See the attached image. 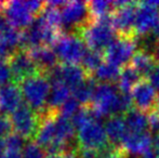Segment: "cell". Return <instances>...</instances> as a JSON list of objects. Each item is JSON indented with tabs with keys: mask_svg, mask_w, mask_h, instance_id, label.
<instances>
[{
	"mask_svg": "<svg viewBox=\"0 0 159 158\" xmlns=\"http://www.w3.org/2000/svg\"><path fill=\"white\" fill-rule=\"evenodd\" d=\"M132 105L131 94L120 92L118 87L113 84H98L89 106L101 118L104 116H122L132 110Z\"/></svg>",
	"mask_w": 159,
	"mask_h": 158,
	"instance_id": "obj_1",
	"label": "cell"
},
{
	"mask_svg": "<svg viewBox=\"0 0 159 158\" xmlns=\"http://www.w3.org/2000/svg\"><path fill=\"white\" fill-rule=\"evenodd\" d=\"M111 14L96 20L91 19L78 33L89 50L103 52L116 38Z\"/></svg>",
	"mask_w": 159,
	"mask_h": 158,
	"instance_id": "obj_2",
	"label": "cell"
},
{
	"mask_svg": "<svg viewBox=\"0 0 159 158\" xmlns=\"http://www.w3.org/2000/svg\"><path fill=\"white\" fill-rule=\"evenodd\" d=\"M19 87L26 105L38 115L46 112L51 90V82L46 75L39 73L26 77L19 82Z\"/></svg>",
	"mask_w": 159,
	"mask_h": 158,
	"instance_id": "obj_3",
	"label": "cell"
},
{
	"mask_svg": "<svg viewBox=\"0 0 159 158\" xmlns=\"http://www.w3.org/2000/svg\"><path fill=\"white\" fill-rule=\"evenodd\" d=\"M62 33L63 34H78L86 24L91 21L88 2L66 1L61 9Z\"/></svg>",
	"mask_w": 159,
	"mask_h": 158,
	"instance_id": "obj_4",
	"label": "cell"
},
{
	"mask_svg": "<svg viewBox=\"0 0 159 158\" xmlns=\"http://www.w3.org/2000/svg\"><path fill=\"white\" fill-rule=\"evenodd\" d=\"M53 50L59 61L63 64L78 65L81 63L87 50V46L78 34H62L53 44Z\"/></svg>",
	"mask_w": 159,
	"mask_h": 158,
	"instance_id": "obj_5",
	"label": "cell"
},
{
	"mask_svg": "<svg viewBox=\"0 0 159 158\" xmlns=\"http://www.w3.org/2000/svg\"><path fill=\"white\" fill-rule=\"evenodd\" d=\"M76 144L79 150L101 152L109 145L105 127L98 120H91L77 130Z\"/></svg>",
	"mask_w": 159,
	"mask_h": 158,
	"instance_id": "obj_6",
	"label": "cell"
},
{
	"mask_svg": "<svg viewBox=\"0 0 159 158\" xmlns=\"http://www.w3.org/2000/svg\"><path fill=\"white\" fill-rule=\"evenodd\" d=\"M136 46L138 41L135 37L117 36L104 51V57L108 63L118 67H124L128 65L134 55Z\"/></svg>",
	"mask_w": 159,
	"mask_h": 158,
	"instance_id": "obj_7",
	"label": "cell"
},
{
	"mask_svg": "<svg viewBox=\"0 0 159 158\" xmlns=\"http://www.w3.org/2000/svg\"><path fill=\"white\" fill-rule=\"evenodd\" d=\"M159 23V1L138 2L135 22H134V36L143 37L152 33L155 26Z\"/></svg>",
	"mask_w": 159,
	"mask_h": 158,
	"instance_id": "obj_8",
	"label": "cell"
},
{
	"mask_svg": "<svg viewBox=\"0 0 159 158\" xmlns=\"http://www.w3.org/2000/svg\"><path fill=\"white\" fill-rule=\"evenodd\" d=\"M12 128L15 133L23 137L24 139H28L30 141L35 139L39 127V115L26 104H22L14 113L11 114L10 117Z\"/></svg>",
	"mask_w": 159,
	"mask_h": 158,
	"instance_id": "obj_9",
	"label": "cell"
},
{
	"mask_svg": "<svg viewBox=\"0 0 159 158\" xmlns=\"http://www.w3.org/2000/svg\"><path fill=\"white\" fill-rule=\"evenodd\" d=\"M158 97L157 90L147 78H142L131 90L133 105L145 114L158 110Z\"/></svg>",
	"mask_w": 159,
	"mask_h": 158,
	"instance_id": "obj_10",
	"label": "cell"
},
{
	"mask_svg": "<svg viewBox=\"0 0 159 158\" xmlns=\"http://www.w3.org/2000/svg\"><path fill=\"white\" fill-rule=\"evenodd\" d=\"M0 10L2 11L7 22L16 29H26L35 21V15L27 8L25 1H4L1 2Z\"/></svg>",
	"mask_w": 159,
	"mask_h": 158,
	"instance_id": "obj_11",
	"label": "cell"
},
{
	"mask_svg": "<svg viewBox=\"0 0 159 158\" xmlns=\"http://www.w3.org/2000/svg\"><path fill=\"white\" fill-rule=\"evenodd\" d=\"M50 82H63L70 90H74L90 77L81 65L61 64L46 74Z\"/></svg>",
	"mask_w": 159,
	"mask_h": 158,
	"instance_id": "obj_12",
	"label": "cell"
},
{
	"mask_svg": "<svg viewBox=\"0 0 159 158\" xmlns=\"http://www.w3.org/2000/svg\"><path fill=\"white\" fill-rule=\"evenodd\" d=\"M138 2L124 1L120 7L116 8L111 14L114 29L118 36H134V22H135ZM136 38V37H135Z\"/></svg>",
	"mask_w": 159,
	"mask_h": 158,
	"instance_id": "obj_13",
	"label": "cell"
},
{
	"mask_svg": "<svg viewBox=\"0 0 159 158\" xmlns=\"http://www.w3.org/2000/svg\"><path fill=\"white\" fill-rule=\"evenodd\" d=\"M13 76V82L16 84L26 77L39 74L37 66L30 57L27 50L19 49L8 60Z\"/></svg>",
	"mask_w": 159,
	"mask_h": 158,
	"instance_id": "obj_14",
	"label": "cell"
},
{
	"mask_svg": "<svg viewBox=\"0 0 159 158\" xmlns=\"http://www.w3.org/2000/svg\"><path fill=\"white\" fill-rule=\"evenodd\" d=\"M152 142H153V138L148 131L141 133L128 132L120 144V147L127 155L130 154L142 157L148 151H151Z\"/></svg>",
	"mask_w": 159,
	"mask_h": 158,
	"instance_id": "obj_15",
	"label": "cell"
},
{
	"mask_svg": "<svg viewBox=\"0 0 159 158\" xmlns=\"http://www.w3.org/2000/svg\"><path fill=\"white\" fill-rule=\"evenodd\" d=\"M30 57L41 74H48L59 65V59L53 48L49 46H39L27 50Z\"/></svg>",
	"mask_w": 159,
	"mask_h": 158,
	"instance_id": "obj_16",
	"label": "cell"
},
{
	"mask_svg": "<svg viewBox=\"0 0 159 158\" xmlns=\"http://www.w3.org/2000/svg\"><path fill=\"white\" fill-rule=\"evenodd\" d=\"M22 93L15 82H10L0 87V114L8 115L14 113L22 105Z\"/></svg>",
	"mask_w": 159,
	"mask_h": 158,
	"instance_id": "obj_17",
	"label": "cell"
},
{
	"mask_svg": "<svg viewBox=\"0 0 159 158\" xmlns=\"http://www.w3.org/2000/svg\"><path fill=\"white\" fill-rule=\"evenodd\" d=\"M130 65L141 75L142 78H148L153 70L157 67L158 63L153 52L139 49L132 56Z\"/></svg>",
	"mask_w": 159,
	"mask_h": 158,
	"instance_id": "obj_18",
	"label": "cell"
},
{
	"mask_svg": "<svg viewBox=\"0 0 159 158\" xmlns=\"http://www.w3.org/2000/svg\"><path fill=\"white\" fill-rule=\"evenodd\" d=\"M105 131H106L108 142L111 145L118 146L121 144L122 140L128 133V129L125 122L124 116H111L107 119L105 124Z\"/></svg>",
	"mask_w": 159,
	"mask_h": 158,
	"instance_id": "obj_19",
	"label": "cell"
},
{
	"mask_svg": "<svg viewBox=\"0 0 159 158\" xmlns=\"http://www.w3.org/2000/svg\"><path fill=\"white\" fill-rule=\"evenodd\" d=\"M71 90L63 82H52L49 94L47 110L59 112L60 107L71 97Z\"/></svg>",
	"mask_w": 159,
	"mask_h": 158,
	"instance_id": "obj_20",
	"label": "cell"
},
{
	"mask_svg": "<svg viewBox=\"0 0 159 158\" xmlns=\"http://www.w3.org/2000/svg\"><path fill=\"white\" fill-rule=\"evenodd\" d=\"M124 118L128 132L130 133L146 132L147 129H149L148 116L139 110H130L124 115Z\"/></svg>",
	"mask_w": 159,
	"mask_h": 158,
	"instance_id": "obj_21",
	"label": "cell"
},
{
	"mask_svg": "<svg viewBox=\"0 0 159 158\" xmlns=\"http://www.w3.org/2000/svg\"><path fill=\"white\" fill-rule=\"evenodd\" d=\"M98 82L92 77H88V79L84 80L80 86L71 90L73 97L77 100L81 106H89L92 102L93 94H94L95 88L98 86Z\"/></svg>",
	"mask_w": 159,
	"mask_h": 158,
	"instance_id": "obj_22",
	"label": "cell"
},
{
	"mask_svg": "<svg viewBox=\"0 0 159 158\" xmlns=\"http://www.w3.org/2000/svg\"><path fill=\"white\" fill-rule=\"evenodd\" d=\"M142 79L141 75L132 67L130 64L121 67L120 70V76L118 79V89L120 92L130 94L133 87Z\"/></svg>",
	"mask_w": 159,
	"mask_h": 158,
	"instance_id": "obj_23",
	"label": "cell"
},
{
	"mask_svg": "<svg viewBox=\"0 0 159 158\" xmlns=\"http://www.w3.org/2000/svg\"><path fill=\"white\" fill-rule=\"evenodd\" d=\"M120 70L121 68L118 66L108 63V62H103L91 77L100 84H113V82L118 81Z\"/></svg>",
	"mask_w": 159,
	"mask_h": 158,
	"instance_id": "obj_24",
	"label": "cell"
},
{
	"mask_svg": "<svg viewBox=\"0 0 159 158\" xmlns=\"http://www.w3.org/2000/svg\"><path fill=\"white\" fill-rule=\"evenodd\" d=\"M104 61V54L98 51L88 50L81 61V66L89 76H92L93 73L100 67Z\"/></svg>",
	"mask_w": 159,
	"mask_h": 158,
	"instance_id": "obj_25",
	"label": "cell"
},
{
	"mask_svg": "<svg viewBox=\"0 0 159 158\" xmlns=\"http://www.w3.org/2000/svg\"><path fill=\"white\" fill-rule=\"evenodd\" d=\"M89 11H90L91 19L96 20L101 17L111 15L114 12L113 1L106 0H93L88 2Z\"/></svg>",
	"mask_w": 159,
	"mask_h": 158,
	"instance_id": "obj_26",
	"label": "cell"
},
{
	"mask_svg": "<svg viewBox=\"0 0 159 158\" xmlns=\"http://www.w3.org/2000/svg\"><path fill=\"white\" fill-rule=\"evenodd\" d=\"M22 157L23 158H46L47 152L43 147L39 145L34 140L26 142L23 151H22Z\"/></svg>",
	"mask_w": 159,
	"mask_h": 158,
	"instance_id": "obj_27",
	"label": "cell"
},
{
	"mask_svg": "<svg viewBox=\"0 0 159 158\" xmlns=\"http://www.w3.org/2000/svg\"><path fill=\"white\" fill-rule=\"evenodd\" d=\"M4 144H6L7 151H12V152H20L23 151L24 146L26 144V140L21 137L17 133H10L4 138Z\"/></svg>",
	"mask_w": 159,
	"mask_h": 158,
	"instance_id": "obj_28",
	"label": "cell"
},
{
	"mask_svg": "<svg viewBox=\"0 0 159 158\" xmlns=\"http://www.w3.org/2000/svg\"><path fill=\"white\" fill-rule=\"evenodd\" d=\"M81 107L82 106L80 105L79 102L71 97L70 99L67 100L63 105L60 107V110L57 113H59L61 116L66 117V118L69 119V118H73V117L76 115V113H77Z\"/></svg>",
	"mask_w": 159,
	"mask_h": 158,
	"instance_id": "obj_29",
	"label": "cell"
},
{
	"mask_svg": "<svg viewBox=\"0 0 159 158\" xmlns=\"http://www.w3.org/2000/svg\"><path fill=\"white\" fill-rule=\"evenodd\" d=\"M98 153H100V158H128V155L120 146H115L111 144H109L107 147Z\"/></svg>",
	"mask_w": 159,
	"mask_h": 158,
	"instance_id": "obj_30",
	"label": "cell"
},
{
	"mask_svg": "<svg viewBox=\"0 0 159 158\" xmlns=\"http://www.w3.org/2000/svg\"><path fill=\"white\" fill-rule=\"evenodd\" d=\"M13 82V76L8 60L0 59V87Z\"/></svg>",
	"mask_w": 159,
	"mask_h": 158,
	"instance_id": "obj_31",
	"label": "cell"
},
{
	"mask_svg": "<svg viewBox=\"0 0 159 158\" xmlns=\"http://www.w3.org/2000/svg\"><path fill=\"white\" fill-rule=\"evenodd\" d=\"M12 129L10 118H8L7 115L0 114V139H4L7 135L10 134Z\"/></svg>",
	"mask_w": 159,
	"mask_h": 158,
	"instance_id": "obj_32",
	"label": "cell"
},
{
	"mask_svg": "<svg viewBox=\"0 0 159 158\" xmlns=\"http://www.w3.org/2000/svg\"><path fill=\"white\" fill-rule=\"evenodd\" d=\"M15 51L16 50H14V49L7 42V40L0 35V59L9 60V57H10Z\"/></svg>",
	"mask_w": 159,
	"mask_h": 158,
	"instance_id": "obj_33",
	"label": "cell"
},
{
	"mask_svg": "<svg viewBox=\"0 0 159 158\" xmlns=\"http://www.w3.org/2000/svg\"><path fill=\"white\" fill-rule=\"evenodd\" d=\"M147 79L151 81V84L154 86V88L157 91H159V65H157V67L153 70V73L149 75V77Z\"/></svg>",
	"mask_w": 159,
	"mask_h": 158,
	"instance_id": "obj_34",
	"label": "cell"
},
{
	"mask_svg": "<svg viewBox=\"0 0 159 158\" xmlns=\"http://www.w3.org/2000/svg\"><path fill=\"white\" fill-rule=\"evenodd\" d=\"M78 154H79V158H100V153L96 151L79 150Z\"/></svg>",
	"mask_w": 159,
	"mask_h": 158,
	"instance_id": "obj_35",
	"label": "cell"
},
{
	"mask_svg": "<svg viewBox=\"0 0 159 158\" xmlns=\"http://www.w3.org/2000/svg\"><path fill=\"white\" fill-rule=\"evenodd\" d=\"M152 148L157 155H159V133H156L153 137V142H152Z\"/></svg>",
	"mask_w": 159,
	"mask_h": 158,
	"instance_id": "obj_36",
	"label": "cell"
},
{
	"mask_svg": "<svg viewBox=\"0 0 159 158\" xmlns=\"http://www.w3.org/2000/svg\"><path fill=\"white\" fill-rule=\"evenodd\" d=\"M8 26H9L8 22H7V20H6V17H4L3 13H2V11L0 10V34H1V33L3 32Z\"/></svg>",
	"mask_w": 159,
	"mask_h": 158,
	"instance_id": "obj_37",
	"label": "cell"
},
{
	"mask_svg": "<svg viewBox=\"0 0 159 158\" xmlns=\"http://www.w3.org/2000/svg\"><path fill=\"white\" fill-rule=\"evenodd\" d=\"M2 158H23L22 153L20 152H12V151H6Z\"/></svg>",
	"mask_w": 159,
	"mask_h": 158,
	"instance_id": "obj_38",
	"label": "cell"
},
{
	"mask_svg": "<svg viewBox=\"0 0 159 158\" xmlns=\"http://www.w3.org/2000/svg\"><path fill=\"white\" fill-rule=\"evenodd\" d=\"M62 158H79V154H78V150L69 151L64 154H62Z\"/></svg>",
	"mask_w": 159,
	"mask_h": 158,
	"instance_id": "obj_39",
	"label": "cell"
},
{
	"mask_svg": "<svg viewBox=\"0 0 159 158\" xmlns=\"http://www.w3.org/2000/svg\"><path fill=\"white\" fill-rule=\"evenodd\" d=\"M151 34H152V36L155 38L156 41H157V43H159V23L155 26V28L152 30Z\"/></svg>",
	"mask_w": 159,
	"mask_h": 158,
	"instance_id": "obj_40",
	"label": "cell"
},
{
	"mask_svg": "<svg viewBox=\"0 0 159 158\" xmlns=\"http://www.w3.org/2000/svg\"><path fill=\"white\" fill-rule=\"evenodd\" d=\"M142 158H159V155L154 152L153 148H151V151H148L144 156H142Z\"/></svg>",
	"mask_w": 159,
	"mask_h": 158,
	"instance_id": "obj_41",
	"label": "cell"
},
{
	"mask_svg": "<svg viewBox=\"0 0 159 158\" xmlns=\"http://www.w3.org/2000/svg\"><path fill=\"white\" fill-rule=\"evenodd\" d=\"M7 148H6V144H4V139H0V158H2V156L6 153Z\"/></svg>",
	"mask_w": 159,
	"mask_h": 158,
	"instance_id": "obj_42",
	"label": "cell"
},
{
	"mask_svg": "<svg viewBox=\"0 0 159 158\" xmlns=\"http://www.w3.org/2000/svg\"><path fill=\"white\" fill-rule=\"evenodd\" d=\"M154 55H155L156 61H157V63H158V65H159V43L157 44V46H156L155 50H154Z\"/></svg>",
	"mask_w": 159,
	"mask_h": 158,
	"instance_id": "obj_43",
	"label": "cell"
},
{
	"mask_svg": "<svg viewBox=\"0 0 159 158\" xmlns=\"http://www.w3.org/2000/svg\"><path fill=\"white\" fill-rule=\"evenodd\" d=\"M46 158H62V155H60V154H47Z\"/></svg>",
	"mask_w": 159,
	"mask_h": 158,
	"instance_id": "obj_44",
	"label": "cell"
},
{
	"mask_svg": "<svg viewBox=\"0 0 159 158\" xmlns=\"http://www.w3.org/2000/svg\"><path fill=\"white\" fill-rule=\"evenodd\" d=\"M158 110H159V97H158Z\"/></svg>",
	"mask_w": 159,
	"mask_h": 158,
	"instance_id": "obj_45",
	"label": "cell"
},
{
	"mask_svg": "<svg viewBox=\"0 0 159 158\" xmlns=\"http://www.w3.org/2000/svg\"><path fill=\"white\" fill-rule=\"evenodd\" d=\"M0 7H1V2H0Z\"/></svg>",
	"mask_w": 159,
	"mask_h": 158,
	"instance_id": "obj_46",
	"label": "cell"
}]
</instances>
